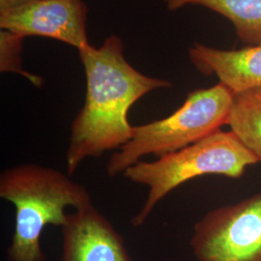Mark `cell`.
I'll return each mask as SVG.
<instances>
[{"mask_svg":"<svg viewBox=\"0 0 261 261\" xmlns=\"http://www.w3.org/2000/svg\"><path fill=\"white\" fill-rule=\"evenodd\" d=\"M86 76L84 107L71 126L66 169L71 176L86 159L118 150L133 137L132 106L153 90L168 88L163 79L143 75L126 60L121 39L108 38L100 47L79 50Z\"/></svg>","mask_w":261,"mask_h":261,"instance_id":"1","label":"cell"},{"mask_svg":"<svg viewBox=\"0 0 261 261\" xmlns=\"http://www.w3.org/2000/svg\"><path fill=\"white\" fill-rule=\"evenodd\" d=\"M0 197L15 206V228L7 261H47L41 236L47 225L62 227L66 209L92 204L87 189L66 172L37 164H20L0 174Z\"/></svg>","mask_w":261,"mask_h":261,"instance_id":"2","label":"cell"},{"mask_svg":"<svg viewBox=\"0 0 261 261\" xmlns=\"http://www.w3.org/2000/svg\"><path fill=\"white\" fill-rule=\"evenodd\" d=\"M256 164L257 159L233 132L222 130L156 161H140L123 173L130 182L148 188L146 200L133 217L132 225L140 227L145 224L164 197L190 180L203 175L238 179L248 167Z\"/></svg>","mask_w":261,"mask_h":261,"instance_id":"3","label":"cell"},{"mask_svg":"<svg viewBox=\"0 0 261 261\" xmlns=\"http://www.w3.org/2000/svg\"><path fill=\"white\" fill-rule=\"evenodd\" d=\"M234 96L219 83L189 93L184 103L168 117L134 126L132 139L109 160L108 175L123 174L145 156L163 157L221 130L227 125Z\"/></svg>","mask_w":261,"mask_h":261,"instance_id":"4","label":"cell"},{"mask_svg":"<svg viewBox=\"0 0 261 261\" xmlns=\"http://www.w3.org/2000/svg\"><path fill=\"white\" fill-rule=\"evenodd\" d=\"M190 245L198 261H261V192L207 212Z\"/></svg>","mask_w":261,"mask_h":261,"instance_id":"5","label":"cell"},{"mask_svg":"<svg viewBox=\"0 0 261 261\" xmlns=\"http://www.w3.org/2000/svg\"><path fill=\"white\" fill-rule=\"evenodd\" d=\"M84 0H37L0 12V28L20 37L41 36L80 50L89 45Z\"/></svg>","mask_w":261,"mask_h":261,"instance_id":"6","label":"cell"},{"mask_svg":"<svg viewBox=\"0 0 261 261\" xmlns=\"http://www.w3.org/2000/svg\"><path fill=\"white\" fill-rule=\"evenodd\" d=\"M61 261H134L124 238L92 204L69 213Z\"/></svg>","mask_w":261,"mask_h":261,"instance_id":"7","label":"cell"},{"mask_svg":"<svg viewBox=\"0 0 261 261\" xmlns=\"http://www.w3.org/2000/svg\"><path fill=\"white\" fill-rule=\"evenodd\" d=\"M189 57L199 72L217 75L234 95L261 90V45L225 50L195 44Z\"/></svg>","mask_w":261,"mask_h":261,"instance_id":"8","label":"cell"},{"mask_svg":"<svg viewBox=\"0 0 261 261\" xmlns=\"http://www.w3.org/2000/svg\"><path fill=\"white\" fill-rule=\"evenodd\" d=\"M169 10L199 5L230 20L238 37L250 46L261 45V0H167Z\"/></svg>","mask_w":261,"mask_h":261,"instance_id":"9","label":"cell"},{"mask_svg":"<svg viewBox=\"0 0 261 261\" xmlns=\"http://www.w3.org/2000/svg\"><path fill=\"white\" fill-rule=\"evenodd\" d=\"M227 125L261 164V90L234 96Z\"/></svg>","mask_w":261,"mask_h":261,"instance_id":"10","label":"cell"},{"mask_svg":"<svg viewBox=\"0 0 261 261\" xmlns=\"http://www.w3.org/2000/svg\"><path fill=\"white\" fill-rule=\"evenodd\" d=\"M23 38L1 29L0 32V71L17 73L28 80L36 87H41L44 80L40 75L25 71L21 65V41Z\"/></svg>","mask_w":261,"mask_h":261,"instance_id":"11","label":"cell"},{"mask_svg":"<svg viewBox=\"0 0 261 261\" xmlns=\"http://www.w3.org/2000/svg\"><path fill=\"white\" fill-rule=\"evenodd\" d=\"M33 1H37V0H0V12L21 6L23 4L30 3Z\"/></svg>","mask_w":261,"mask_h":261,"instance_id":"12","label":"cell"}]
</instances>
